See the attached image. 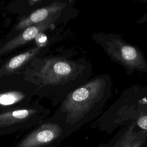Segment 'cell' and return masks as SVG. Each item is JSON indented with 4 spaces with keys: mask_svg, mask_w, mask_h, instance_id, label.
Wrapping results in <instances>:
<instances>
[{
    "mask_svg": "<svg viewBox=\"0 0 147 147\" xmlns=\"http://www.w3.org/2000/svg\"><path fill=\"white\" fill-rule=\"evenodd\" d=\"M101 83L99 80L91 81L69 93L64 100L61 111L66 114L65 123L74 126L80 122L96 101Z\"/></svg>",
    "mask_w": 147,
    "mask_h": 147,
    "instance_id": "1",
    "label": "cell"
},
{
    "mask_svg": "<svg viewBox=\"0 0 147 147\" xmlns=\"http://www.w3.org/2000/svg\"><path fill=\"white\" fill-rule=\"evenodd\" d=\"M70 133L58 122H46L29 133L13 147H55Z\"/></svg>",
    "mask_w": 147,
    "mask_h": 147,
    "instance_id": "2",
    "label": "cell"
},
{
    "mask_svg": "<svg viewBox=\"0 0 147 147\" xmlns=\"http://www.w3.org/2000/svg\"><path fill=\"white\" fill-rule=\"evenodd\" d=\"M76 71L75 64L61 58L45 60L38 74L45 84L57 85L69 81Z\"/></svg>",
    "mask_w": 147,
    "mask_h": 147,
    "instance_id": "3",
    "label": "cell"
},
{
    "mask_svg": "<svg viewBox=\"0 0 147 147\" xmlns=\"http://www.w3.org/2000/svg\"><path fill=\"white\" fill-rule=\"evenodd\" d=\"M37 113L32 109H22L5 111L0 113V135L17 130L28 121Z\"/></svg>",
    "mask_w": 147,
    "mask_h": 147,
    "instance_id": "4",
    "label": "cell"
},
{
    "mask_svg": "<svg viewBox=\"0 0 147 147\" xmlns=\"http://www.w3.org/2000/svg\"><path fill=\"white\" fill-rule=\"evenodd\" d=\"M55 18L53 17L44 22L33 25L24 29L22 32L7 42L0 48V55L11 51L36 38L38 34L49 28L51 25L55 21L56 19Z\"/></svg>",
    "mask_w": 147,
    "mask_h": 147,
    "instance_id": "5",
    "label": "cell"
},
{
    "mask_svg": "<svg viewBox=\"0 0 147 147\" xmlns=\"http://www.w3.org/2000/svg\"><path fill=\"white\" fill-rule=\"evenodd\" d=\"M65 5V3L55 2L48 6L38 9L20 20L16 25V29L18 30H23L30 26L44 22L60 13Z\"/></svg>",
    "mask_w": 147,
    "mask_h": 147,
    "instance_id": "6",
    "label": "cell"
},
{
    "mask_svg": "<svg viewBox=\"0 0 147 147\" xmlns=\"http://www.w3.org/2000/svg\"><path fill=\"white\" fill-rule=\"evenodd\" d=\"M40 50V47H36L13 57L5 65L6 71L8 72H12L16 71L23 65L25 64L34 56L37 55Z\"/></svg>",
    "mask_w": 147,
    "mask_h": 147,
    "instance_id": "7",
    "label": "cell"
},
{
    "mask_svg": "<svg viewBox=\"0 0 147 147\" xmlns=\"http://www.w3.org/2000/svg\"><path fill=\"white\" fill-rule=\"evenodd\" d=\"M146 137L145 134L134 133L132 127H131L121 137L122 140V147H140L144 142Z\"/></svg>",
    "mask_w": 147,
    "mask_h": 147,
    "instance_id": "8",
    "label": "cell"
},
{
    "mask_svg": "<svg viewBox=\"0 0 147 147\" xmlns=\"http://www.w3.org/2000/svg\"><path fill=\"white\" fill-rule=\"evenodd\" d=\"M25 95L20 91H11L0 94V105L9 106L22 100Z\"/></svg>",
    "mask_w": 147,
    "mask_h": 147,
    "instance_id": "9",
    "label": "cell"
},
{
    "mask_svg": "<svg viewBox=\"0 0 147 147\" xmlns=\"http://www.w3.org/2000/svg\"><path fill=\"white\" fill-rule=\"evenodd\" d=\"M137 55L136 49L130 46H125L122 48V56L126 60H133Z\"/></svg>",
    "mask_w": 147,
    "mask_h": 147,
    "instance_id": "10",
    "label": "cell"
},
{
    "mask_svg": "<svg viewBox=\"0 0 147 147\" xmlns=\"http://www.w3.org/2000/svg\"><path fill=\"white\" fill-rule=\"evenodd\" d=\"M36 42L38 47L41 48V47H43L47 42V36L43 33V32L40 33L36 37Z\"/></svg>",
    "mask_w": 147,
    "mask_h": 147,
    "instance_id": "11",
    "label": "cell"
},
{
    "mask_svg": "<svg viewBox=\"0 0 147 147\" xmlns=\"http://www.w3.org/2000/svg\"><path fill=\"white\" fill-rule=\"evenodd\" d=\"M137 124L142 129L147 130V115L140 118L137 121Z\"/></svg>",
    "mask_w": 147,
    "mask_h": 147,
    "instance_id": "12",
    "label": "cell"
},
{
    "mask_svg": "<svg viewBox=\"0 0 147 147\" xmlns=\"http://www.w3.org/2000/svg\"><path fill=\"white\" fill-rule=\"evenodd\" d=\"M42 1L41 0H30V1H28V3L30 5H35L36 3H40Z\"/></svg>",
    "mask_w": 147,
    "mask_h": 147,
    "instance_id": "13",
    "label": "cell"
},
{
    "mask_svg": "<svg viewBox=\"0 0 147 147\" xmlns=\"http://www.w3.org/2000/svg\"><path fill=\"white\" fill-rule=\"evenodd\" d=\"M122 138H121V139L116 143L115 145H114V147H122Z\"/></svg>",
    "mask_w": 147,
    "mask_h": 147,
    "instance_id": "14",
    "label": "cell"
}]
</instances>
